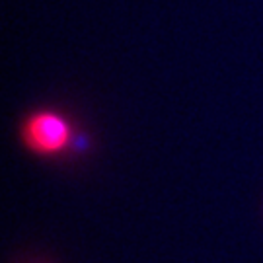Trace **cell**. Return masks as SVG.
Masks as SVG:
<instances>
[{"instance_id":"obj_1","label":"cell","mask_w":263,"mask_h":263,"mask_svg":"<svg viewBox=\"0 0 263 263\" xmlns=\"http://www.w3.org/2000/svg\"><path fill=\"white\" fill-rule=\"evenodd\" d=\"M76 137L72 121L53 107L29 111L18 129L22 146L39 158H59L68 151H74Z\"/></svg>"}]
</instances>
